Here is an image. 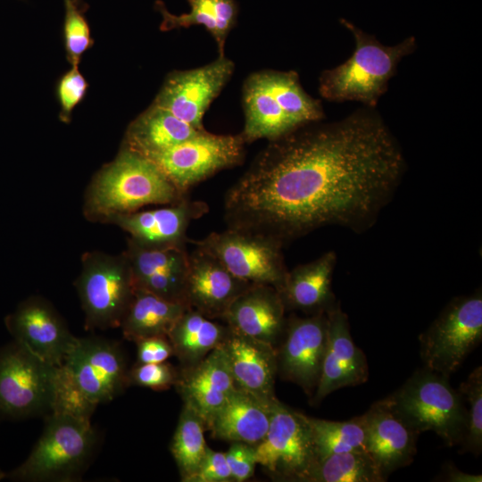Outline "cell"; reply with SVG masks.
Masks as SVG:
<instances>
[{
	"mask_svg": "<svg viewBox=\"0 0 482 482\" xmlns=\"http://www.w3.org/2000/svg\"><path fill=\"white\" fill-rule=\"evenodd\" d=\"M406 170L377 108L362 106L270 140L226 192L224 220L283 245L328 226L361 234L393 200Z\"/></svg>",
	"mask_w": 482,
	"mask_h": 482,
	"instance_id": "obj_1",
	"label": "cell"
},
{
	"mask_svg": "<svg viewBox=\"0 0 482 482\" xmlns=\"http://www.w3.org/2000/svg\"><path fill=\"white\" fill-rule=\"evenodd\" d=\"M187 195L154 162L122 145L116 158L92 179L85 193L83 213L88 220L108 223L116 215L147 205L173 204Z\"/></svg>",
	"mask_w": 482,
	"mask_h": 482,
	"instance_id": "obj_2",
	"label": "cell"
},
{
	"mask_svg": "<svg viewBox=\"0 0 482 482\" xmlns=\"http://www.w3.org/2000/svg\"><path fill=\"white\" fill-rule=\"evenodd\" d=\"M340 22L352 33L354 50L345 62L322 71L319 93L329 102L353 101L377 108L401 61L416 50L417 39L410 36L394 46H385L351 21L341 19Z\"/></svg>",
	"mask_w": 482,
	"mask_h": 482,
	"instance_id": "obj_3",
	"label": "cell"
},
{
	"mask_svg": "<svg viewBox=\"0 0 482 482\" xmlns=\"http://www.w3.org/2000/svg\"><path fill=\"white\" fill-rule=\"evenodd\" d=\"M27 459L5 472L16 482H75L88 468L98 444L90 419L52 411Z\"/></svg>",
	"mask_w": 482,
	"mask_h": 482,
	"instance_id": "obj_4",
	"label": "cell"
},
{
	"mask_svg": "<svg viewBox=\"0 0 482 482\" xmlns=\"http://www.w3.org/2000/svg\"><path fill=\"white\" fill-rule=\"evenodd\" d=\"M390 395L420 434L433 431L447 446L460 445L466 428V408L449 377L423 366Z\"/></svg>",
	"mask_w": 482,
	"mask_h": 482,
	"instance_id": "obj_5",
	"label": "cell"
},
{
	"mask_svg": "<svg viewBox=\"0 0 482 482\" xmlns=\"http://www.w3.org/2000/svg\"><path fill=\"white\" fill-rule=\"evenodd\" d=\"M60 366L50 364L12 340L0 347V421L52 412Z\"/></svg>",
	"mask_w": 482,
	"mask_h": 482,
	"instance_id": "obj_6",
	"label": "cell"
},
{
	"mask_svg": "<svg viewBox=\"0 0 482 482\" xmlns=\"http://www.w3.org/2000/svg\"><path fill=\"white\" fill-rule=\"evenodd\" d=\"M74 285L84 312L86 329L120 328L135 291L132 271L123 253H84Z\"/></svg>",
	"mask_w": 482,
	"mask_h": 482,
	"instance_id": "obj_7",
	"label": "cell"
},
{
	"mask_svg": "<svg viewBox=\"0 0 482 482\" xmlns=\"http://www.w3.org/2000/svg\"><path fill=\"white\" fill-rule=\"evenodd\" d=\"M424 367L450 378L482 341V292L453 298L419 336Z\"/></svg>",
	"mask_w": 482,
	"mask_h": 482,
	"instance_id": "obj_8",
	"label": "cell"
},
{
	"mask_svg": "<svg viewBox=\"0 0 482 482\" xmlns=\"http://www.w3.org/2000/svg\"><path fill=\"white\" fill-rule=\"evenodd\" d=\"M189 243L245 282L269 285L278 291L285 282L288 269L282 253L284 245L271 237L227 228Z\"/></svg>",
	"mask_w": 482,
	"mask_h": 482,
	"instance_id": "obj_9",
	"label": "cell"
},
{
	"mask_svg": "<svg viewBox=\"0 0 482 482\" xmlns=\"http://www.w3.org/2000/svg\"><path fill=\"white\" fill-rule=\"evenodd\" d=\"M128 370L120 345L96 336L77 337L60 366L63 380L95 408L124 391Z\"/></svg>",
	"mask_w": 482,
	"mask_h": 482,
	"instance_id": "obj_10",
	"label": "cell"
},
{
	"mask_svg": "<svg viewBox=\"0 0 482 482\" xmlns=\"http://www.w3.org/2000/svg\"><path fill=\"white\" fill-rule=\"evenodd\" d=\"M241 134L215 135L205 129L147 159L183 194L216 173L236 167L245 157Z\"/></svg>",
	"mask_w": 482,
	"mask_h": 482,
	"instance_id": "obj_11",
	"label": "cell"
},
{
	"mask_svg": "<svg viewBox=\"0 0 482 482\" xmlns=\"http://www.w3.org/2000/svg\"><path fill=\"white\" fill-rule=\"evenodd\" d=\"M257 464L276 480L301 482L317 461L307 415L278 400L264 437L254 446Z\"/></svg>",
	"mask_w": 482,
	"mask_h": 482,
	"instance_id": "obj_12",
	"label": "cell"
},
{
	"mask_svg": "<svg viewBox=\"0 0 482 482\" xmlns=\"http://www.w3.org/2000/svg\"><path fill=\"white\" fill-rule=\"evenodd\" d=\"M327 339L326 312L304 317L293 312L276 347L278 375L300 386L310 398L320 380Z\"/></svg>",
	"mask_w": 482,
	"mask_h": 482,
	"instance_id": "obj_13",
	"label": "cell"
},
{
	"mask_svg": "<svg viewBox=\"0 0 482 482\" xmlns=\"http://www.w3.org/2000/svg\"><path fill=\"white\" fill-rule=\"evenodd\" d=\"M234 62L225 55L188 71H176L164 81L153 104L170 112L197 129H204L203 117L229 80Z\"/></svg>",
	"mask_w": 482,
	"mask_h": 482,
	"instance_id": "obj_14",
	"label": "cell"
},
{
	"mask_svg": "<svg viewBox=\"0 0 482 482\" xmlns=\"http://www.w3.org/2000/svg\"><path fill=\"white\" fill-rule=\"evenodd\" d=\"M4 324L12 340L55 366H62L77 340L53 304L37 295L20 303Z\"/></svg>",
	"mask_w": 482,
	"mask_h": 482,
	"instance_id": "obj_15",
	"label": "cell"
},
{
	"mask_svg": "<svg viewBox=\"0 0 482 482\" xmlns=\"http://www.w3.org/2000/svg\"><path fill=\"white\" fill-rule=\"evenodd\" d=\"M208 211L205 202L187 195L163 207L116 215L108 223L118 226L129 235V239L143 247L187 248L189 225Z\"/></svg>",
	"mask_w": 482,
	"mask_h": 482,
	"instance_id": "obj_16",
	"label": "cell"
},
{
	"mask_svg": "<svg viewBox=\"0 0 482 482\" xmlns=\"http://www.w3.org/2000/svg\"><path fill=\"white\" fill-rule=\"evenodd\" d=\"M365 450L383 476L410 465L420 433L397 409L391 395L373 403L363 414Z\"/></svg>",
	"mask_w": 482,
	"mask_h": 482,
	"instance_id": "obj_17",
	"label": "cell"
},
{
	"mask_svg": "<svg viewBox=\"0 0 482 482\" xmlns=\"http://www.w3.org/2000/svg\"><path fill=\"white\" fill-rule=\"evenodd\" d=\"M328 339L320 380L312 405L320 404L332 392L364 384L369 378L365 353L353 342L348 317L340 303L327 311Z\"/></svg>",
	"mask_w": 482,
	"mask_h": 482,
	"instance_id": "obj_18",
	"label": "cell"
},
{
	"mask_svg": "<svg viewBox=\"0 0 482 482\" xmlns=\"http://www.w3.org/2000/svg\"><path fill=\"white\" fill-rule=\"evenodd\" d=\"M251 285L213 256L196 248L189 253L184 301L206 317L221 320L231 303Z\"/></svg>",
	"mask_w": 482,
	"mask_h": 482,
	"instance_id": "obj_19",
	"label": "cell"
},
{
	"mask_svg": "<svg viewBox=\"0 0 482 482\" xmlns=\"http://www.w3.org/2000/svg\"><path fill=\"white\" fill-rule=\"evenodd\" d=\"M123 253L129 261L135 287L185 303L189 264L187 248H147L128 238Z\"/></svg>",
	"mask_w": 482,
	"mask_h": 482,
	"instance_id": "obj_20",
	"label": "cell"
},
{
	"mask_svg": "<svg viewBox=\"0 0 482 482\" xmlns=\"http://www.w3.org/2000/svg\"><path fill=\"white\" fill-rule=\"evenodd\" d=\"M221 346L237 387L267 403L278 400L274 390L278 371L273 345L229 328Z\"/></svg>",
	"mask_w": 482,
	"mask_h": 482,
	"instance_id": "obj_21",
	"label": "cell"
},
{
	"mask_svg": "<svg viewBox=\"0 0 482 482\" xmlns=\"http://www.w3.org/2000/svg\"><path fill=\"white\" fill-rule=\"evenodd\" d=\"M286 313L275 287L253 284L231 303L221 320L232 329L276 348L286 328Z\"/></svg>",
	"mask_w": 482,
	"mask_h": 482,
	"instance_id": "obj_22",
	"label": "cell"
},
{
	"mask_svg": "<svg viewBox=\"0 0 482 482\" xmlns=\"http://www.w3.org/2000/svg\"><path fill=\"white\" fill-rule=\"evenodd\" d=\"M174 386L183 403L195 409L205 425L237 388L222 346L213 349L196 365L181 369Z\"/></svg>",
	"mask_w": 482,
	"mask_h": 482,
	"instance_id": "obj_23",
	"label": "cell"
},
{
	"mask_svg": "<svg viewBox=\"0 0 482 482\" xmlns=\"http://www.w3.org/2000/svg\"><path fill=\"white\" fill-rule=\"evenodd\" d=\"M337 262L334 251L288 270L278 291L287 312L305 315L327 312L337 303L332 291V278Z\"/></svg>",
	"mask_w": 482,
	"mask_h": 482,
	"instance_id": "obj_24",
	"label": "cell"
},
{
	"mask_svg": "<svg viewBox=\"0 0 482 482\" xmlns=\"http://www.w3.org/2000/svg\"><path fill=\"white\" fill-rule=\"evenodd\" d=\"M275 403H264L237 387L206 421L205 429L216 439L256 445L268 430Z\"/></svg>",
	"mask_w": 482,
	"mask_h": 482,
	"instance_id": "obj_25",
	"label": "cell"
},
{
	"mask_svg": "<svg viewBox=\"0 0 482 482\" xmlns=\"http://www.w3.org/2000/svg\"><path fill=\"white\" fill-rule=\"evenodd\" d=\"M245 126L240 133L245 144L261 138H278L296 129L269 83L266 71L247 77L243 86Z\"/></svg>",
	"mask_w": 482,
	"mask_h": 482,
	"instance_id": "obj_26",
	"label": "cell"
},
{
	"mask_svg": "<svg viewBox=\"0 0 482 482\" xmlns=\"http://www.w3.org/2000/svg\"><path fill=\"white\" fill-rule=\"evenodd\" d=\"M201 130L153 104L130 123L123 145L148 158L186 141Z\"/></svg>",
	"mask_w": 482,
	"mask_h": 482,
	"instance_id": "obj_27",
	"label": "cell"
},
{
	"mask_svg": "<svg viewBox=\"0 0 482 482\" xmlns=\"http://www.w3.org/2000/svg\"><path fill=\"white\" fill-rule=\"evenodd\" d=\"M187 308L183 303L169 301L135 287L120 328L124 338L134 343L151 337H167Z\"/></svg>",
	"mask_w": 482,
	"mask_h": 482,
	"instance_id": "obj_28",
	"label": "cell"
},
{
	"mask_svg": "<svg viewBox=\"0 0 482 482\" xmlns=\"http://www.w3.org/2000/svg\"><path fill=\"white\" fill-rule=\"evenodd\" d=\"M229 328L226 323H219L188 307L175 322L167 337L182 369H187L221 345Z\"/></svg>",
	"mask_w": 482,
	"mask_h": 482,
	"instance_id": "obj_29",
	"label": "cell"
},
{
	"mask_svg": "<svg viewBox=\"0 0 482 482\" xmlns=\"http://www.w3.org/2000/svg\"><path fill=\"white\" fill-rule=\"evenodd\" d=\"M190 12L174 15L167 11L162 1L155 3V9L162 16L160 29H173L202 25L215 39L220 56L224 55V45L229 31L237 23L238 5L235 0H187Z\"/></svg>",
	"mask_w": 482,
	"mask_h": 482,
	"instance_id": "obj_30",
	"label": "cell"
},
{
	"mask_svg": "<svg viewBox=\"0 0 482 482\" xmlns=\"http://www.w3.org/2000/svg\"><path fill=\"white\" fill-rule=\"evenodd\" d=\"M366 451L335 453L318 460L301 482H385Z\"/></svg>",
	"mask_w": 482,
	"mask_h": 482,
	"instance_id": "obj_31",
	"label": "cell"
},
{
	"mask_svg": "<svg viewBox=\"0 0 482 482\" xmlns=\"http://www.w3.org/2000/svg\"><path fill=\"white\" fill-rule=\"evenodd\" d=\"M204 430L202 417L191 406L183 403L170 446L183 482L196 470L210 448L204 439Z\"/></svg>",
	"mask_w": 482,
	"mask_h": 482,
	"instance_id": "obj_32",
	"label": "cell"
},
{
	"mask_svg": "<svg viewBox=\"0 0 482 482\" xmlns=\"http://www.w3.org/2000/svg\"><path fill=\"white\" fill-rule=\"evenodd\" d=\"M317 461L326 456L365 450L363 415L345 421H335L307 416Z\"/></svg>",
	"mask_w": 482,
	"mask_h": 482,
	"instance_id": "obj_33",
	"label": "cell"
},
{
	"mask_svg": "<svg viewBox=\"0 0 482 482\" xmlns=\"http://www.w3.org/2000/svg\"><path fill=\"white\" fill-rule=\"evenodd\" d=\"M466 408V428L460 453L479 456L482 452V367L475 368L458 389Z\"/></svg>",
	"mask_w": 482,
	"mask_h": 482,
	"instance_id": "obj_34",
	"label": "cell"
},
{
	"mask_svg": "<svg viewBox=\"0 0 482 482\" xmlns=\"http://www.w3.org/2000/svg\"><path fill=\"white\" fill-rule=\"evenodd\" d=\"M64 5L63 34L67 59L72 66H78L82 54L92 46L93 40L83 15L82 0H64Z\"/></svg>",
	"mask_w": 482,
	"mask_h": 482,
	"instance_id": "obj_35",
	"label": "cell"
},
{
	"mask_svg": "<svg viewBox=\"0 0 482 482\" xmlns=\"http://www.w3.org/2000/svg\"><path fill=\"white\" fill-rule=\"evenodd\" d=\"M179 371L166 362L158 363H136L128 370V386H137L162 391L175 386Z\"/></svg>",
	"mask_w": 482,
	"mask_h": 482,
	"instance_id": "obj_36",
	"label": "cell"
},
{
	"mask_svg": "<svg viewBox=\"0 0 482 482\" xmlns=\"http://www.w3.org/2000/svg\"><path fill=\"white\" fill-rule=\"evenodd\" d=\"M88 85L78 66L66 72L59 81L57 93L61 104L60 120L69 122L74 107L83 99Z\"/></svg>",
	"mask_w": 482,
	"mask_h": 482,
	"instance_id": "obj_37",
	"label": "cell"
},
{
	"mask_svg": "<svg viewBox=\"0 0 482 482\" xmlns=\"http://www.w3.org/2000/svg\"><path fill=\"white\" fill-rule=\"evenodd\" d=\"M255 445L242 442H232L225 453L234 482H243L250 478L257 464Z\"/></svg>",
	"mask_w": 482,
	"mask_h": 482,
	"instance_id": "obj_38",
	"label": "cell"
},
{
	"mask_svg": "<svg viewBox=\"0 0 482 482\" xmlns=\"http://www.w3.org/2000/svg\"><path fill=\"white\" fill-rule=\"evenodd\" d=\"M234 481L225 453L209 448L196 470L185 482H230Z\"/></svg>",
	"mask_w": 482,
	"mask_h": 482,
	"instance_id": "obj_39",
	"label": "cell"
},
{
	"mask_svg": "<svg viewBox=\"0 0 482 482\" xmlns=\"http://www.w3.org/2000/svg\"><path fill=\"white\" fill-rule=\"evenodd\" d=\"M137 363H158L174 355L167 337H151L137 340Z\"/></svg>",
	"mask_w": 482,
	"mask_h": 482,
	"instance_id": "obj_40",
	"label": "cell"
},
{
	"mask_svg": "<svg viewBox=\"0 0 482 482\" xmlns=\"http://www.w3.org/2000/svg\"><path fill=\"white\" fill-rule=\"evenodd\" d=\"M436 481L446 482H481L482 476L470 474L459 470L453 462H446L442 466V470L436 478Z\"/></svg>",
	"mask_w": 482,
	"mask_h": 482,
	"instance_id": "obj_41",
	"label": "cell"
},
{
	"mask_svg": "<svg viewBox=\"0 0 482 482\" xmlns=\"http://www.w3.org/2000/svg\"><path fill=\"white\" fill-rule=\"evenodd\" d=\"M4 475H5V472L0 470V480L4 479Z\"/></svg>",
	"mask_w": 482,
	"mask_h": 482,
	"instance_id": "obj_42",
	"label": "cell"
}]
</instances>
